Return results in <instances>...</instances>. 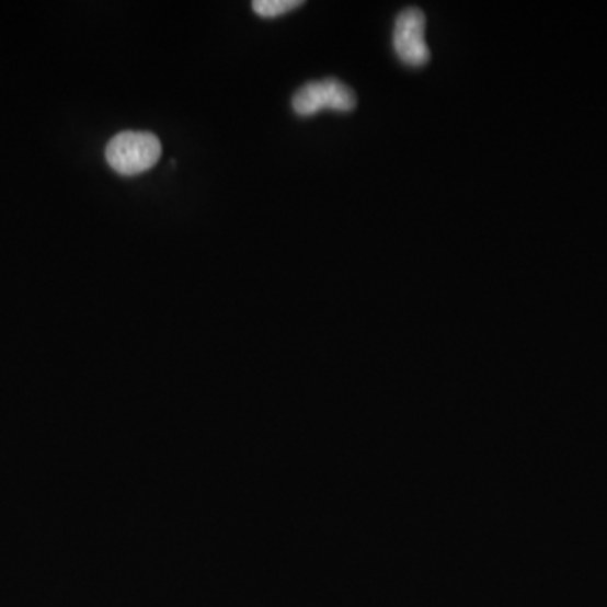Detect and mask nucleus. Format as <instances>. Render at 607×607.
<instances>
[{
  "label": "nucleus",
  "mask_w": 607,
  "mask_h": 607,
  "mask_svg": "<svg viewBox=\"0 0 607 607\" xmlns=\"http://www.w3.org/2000/svg\"><path fill=\"white\" fill-rule=\"evenodd\" d=\"M355 92L336 78L306 83L293 96V111L299 117H312L322 111L348 114L355 111Z\"/></svg>",
  "instance_id": "nucleus-2"
},
{
  "label": "nucleus",
  "mask_w": 607,
  "mask_h": 607,
  "mask_svg": "<svg viewBox=\"0 0 607 607\" xmlns=\"http://www.w3.org/2000/svg\"><path fill=\"white\" fill-rule=\"evenodd\" d=\"M393 51L409 68H421L431 59L425 41V15L421 9L409 8L397 15L393 26Z\"/></svg>",
  "instance_id": "nucleus-3"
},
{
  "label": "nucleus",
  "mask_w": 607,
  "mask_h": 607,
  "mask_svg": "<svg viewBox=\"0 0 607 607\" xmlns=\"http://www.w3.org/2000/svg\"><path fill=\"white\" fill-rule=\"evenodd\" d=\"M302 4L304 2H300V0H255L252 8L253 12L260 18L275 19L287 14V12L296 11Z\"/></svg>",
  "instance_id": "nucleus-4"
},
{
  "label": "nucleus",
  "mask_w": 607,
  "mask_h": 607,
  "mask_svg": "<svg viewBox=\"0 0 607 607\" xmlns=\"http://www.w3.org/2000/svg\"><path fill=\"white\" fill-rule=\"evenodd\" d=\"M161 140L150 133L117 134L105 149V159L121 176H139L158 164L161 159Z\"/></svg>",
  "instance_id": "nucleus-1"
}]
</instances>
